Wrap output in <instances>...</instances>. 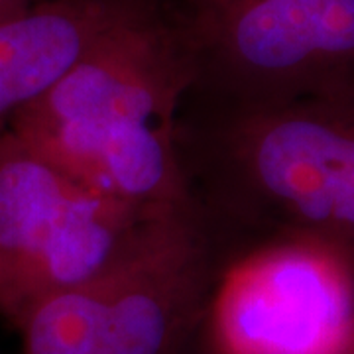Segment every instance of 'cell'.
<instances>
[{"mask_svg": "<svg viewBox=\"0 0 354 354\" xmlns=\"http://www.w3.org/2000/svg\"><path fill=\"white\" fill-rule=\"evenodd\" d=\"M221 272L201 223L179 209L102 274L36 305L16 329L22 354H187Z\"/></svg>", "mask_w": 354, "mask_h": 354, "instance_id": "3957f363", "label": "cell"}, {"mask_svg": "<svg viewBox=\"0 0 354 354\" xmlns=\"http://www.w3.org/2000/svg\"><path fill=\"white\" fill-rule=\"evenodd\" d=\"M176 148L187 205L223 268L288 241L354 260V97L218 104L185 95Z\"/></svg>", "mask_w": 354, "mask_h": 354, "instance_id": "6da1fadb", "label": "cell"}, {"mask_svg": "<svg viewBox=\"0 0 354 354\" xmlns=\"http://www.w3.org/2000/svg\"><path fill=\"white\" fill-rule=\"evenodd\" d=\"M158 2L164 4L165 0H158ZM171 2H176L179 6L171 12L177 14V16H183V18H195V16H205V14L223 10L228 4H232L234 0H171Z\"/></svg>", "mask_w": 354, "mask_h": 354, "instance_id": "ba28073f", "label": "cell"}, {"mask_svg": "<svg viewBox=\"0 0 354 354\" xmlns=\"http://www.w3.org/2000/svg\"><path fill=\"white\" fill-rule=\"evenodd\" d=\"M353 330L354 260L288 241L223 268L203 335L221 354H344Z\"/></svg>", "mask_w": 354, "mask_h": 354, "instance_id": "8992f818", "label": "cell"}, {"mask_svg": "<svg viewBox=\"0 0 354 354\" xmlns=\"http://www.w3.org/2000/svg\"><path fill=\"white\" fill-rule=\"evenodd\" d=\"M38 2H41V0H0V20H6V18L26 12L32 6H36Z\"/></svg>", "mask_w": 354, "mask_h": 354, "instance_id": "9c48e42d", "label": "cell"}, {"mask_svg": "<svg viewBox=\"0 0 354 354\" xmlns=\"http://www.w3.org/2000/svg\"><path fill=\"white\" fill-rule=\"evenodd\" d=\"M176 211L91 189L0 127V317L18 329L36 305L102 274Z\"/></svg>", "mask_w": 354, "mask_h": 354, "instance_id": "277c9868", "label": "cell"}, {"mask_svg": "<svg viewBox=\"0 0 354 354\" xmlns=\"http://www.w3.org/2000/svg\"><path fill=\"white\" fill-rule=\"evenodd\" d=\"M187 354H221V353H216L215 348L211 346V342L207 341V339H205V335L201 333V337L197 339V342L193 344V348H191Z\"/></svg>", "mask_w": 354, "mask_h": 354, "instance_id": "30bf717a", "label": "cell"}, {"mask_svg": "<svg viewBox=\"0 0 354 354\" xmlns=\"http://www.w3.org/2000/svg\"><path fill=\"white\" fill-rule=\"evenodd\" d=\"M344 354H354V330H353L351 341H348V346H346V351H344Z\"/></svg>", "mask_w": 354, "mask_h": 354, "instance_id": "8fae6325", "label": "cell"}, {"mask_svg": "<svg viewBox=\"0 0 354 354\" xmlns=\"http://www.w3.org/2000/svg\"><path fill=\"white\" fill-rule=\"evenodd\" d=\"M148 0H41L0 20V127L50 91Z\"/></svg>", "mask_w": 354, "mask_h": 354, "instance_id": "52a82bcc", "label": "cell"}, {"mask_svg": "<svg viewBox=\"0 0 354 354\" xmlns=\"http://www.w3.org/2000/svg\"><path fill=\"white\" fill-rule=\"evenodd\" d=\"M179 18L195 65L187 97L218 104L354 97V0H234Z\"/></svg>", "mask_w": 354, "mask_h": 354, "instance_id": "5b68a950", "label": "cell"}, {"mask_svg": "<svg viewBox=\"0 0 354 354\" xmlns=\"http://www.w3.org/2000/svg\"><path fill=\"white\" fill-rule=\"evenodd\" d=\"M195 79L183 20L158 0L109 30L8 128L116 201L183 209L176 124Z\"/></svg>", "mask_w": 354, "mask_h": 354, "instance_id": "7a4b0ae2", "label": "cell"}]
</instances>
